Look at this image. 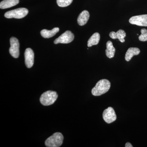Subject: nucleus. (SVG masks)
<instances>
[{"label": "nucleus", "mask_w": 147, "mask_h": 147, "mask_svg": "<svg viewBox=\"0 0 147 147\" xmlns=\"http://www.w3.org/2000/svg\"><path fill=\"white\" fill-rule=\"evenodd\" d=\"M125 147H132L133 146L131 145V144L130 143H129V142H127V143L126 144H125Z\"/></svg>", "instance_id": "6ab92c4d"}, {"label": "nucleus", "mask_w": 147, "mask_h": 147, "mask_svg": "<svg viewBox=\"0 0 147 147\" xmlns=\"http://www.w3.org/2000/svg\"><path fill=\"white\" fill-rule=\"evenodd\" d=\"M19 0H3L0 3V8L5 9L10 8L18 4Z\"/></svg>", "instance_id": "ddd939ff"}, {"label": "nucleus", "mask_w": 147, "mask_h": 147, "mask_svg": "<svg viewBox=\"0 0 147 147\" xmlns=\"http://www.w3.org/2000/svg\"><path fill=\"white\" fill-rule=\"evenodd\" d=\"M58 96L57 92L47 91L43 93L40 98V103L44 106L52 105L57 99Z\"/></svg>", "instance_id": "f03ea898"}, {"label": "nucleus", "mask_w": 147, "mask_h": 147, "mask_svg": "<svg viewBox=\"0 0 147 147\" xmlns=\"http://www.w3.org/2000/svg\"><path fill=\"white\" fill-rule=\"evenodd\" d=\"M100 39V35L98 33L94 34L90 38L88 42V46L92 47L93 45H96L98 44Z\"/></svg>", "instance_id": "dca6fc26"}, {"label": "nucleus", "mask_w": 147, "mask_h": 147, "mask_svg": "<svg viewBox=\"0 0 147 147\" xmlns=\"http://www.w3.org/2000/svg\"><path fill=\"white\" fill-rule=\"evenodd\" d=\"M141 34L139 37V40L141 41H147V30L146 29H142L141 30Z\"/></svg>", "instance_id": "a211bd4d"}, {"label": "nucleus", "mask_w": 147, "mask_h": 147, "mask_svg": "<svg viewBox=\"0 0 147 147\" xmlns=\"http://www.w3.org/2000/svg\"><path fill=\"white\" fill-rule=\"evenodd\" d=\"M110 37L113 39H118L121 42H124L125 41L124 38L126 36L125 32L122 30H119L117 32H112L109 34Z\"/></svg>", "instance_id": "9d476101"}, {"label": "nucleus", "mask_w": 147, "mask_h": 147, "mask_svg": "<svg viewBox=\"0 0 147 147\" xmlns=\"http://www.w3.org/2000/svg\"><path fill=\"white\" fill-rule=\"evenodd\" d=\"M106 48L107 49L105 50L106 56L110 59L114 57L116 50L111 41L109 40L106 43Z\"/></svg>", "instance_id": "2eb2a0df"}, {"label": "nucleus", "mask_w": 147, "mask_h": 147, "mask_svg": "<svg viewBox=\"0 0 147 147\" xmlns=\"http://www.w3.org/2000/svg\"><path fill=\"white\" fill-rule=\"evenodd\" d=\"M59 31L58 28H55L51 30L44 29L40 32V34L44 38H50L55 35Z\"/></svg>", "instance_id": "4468645a"}, {"label": "nucleus", "mask_w": 147, "mask_h": 147, "mask_svg": "<svg viewBox=\"0 0 147 147\" xmlns=\"http://www.w3.org/2000/svg\"><path fill=\"white\" fill-rule=\"evenodd\" d=\"M110 82L107 79H102L96 83L95 86L92 90V93L94 96H99L104 94L110 89Z\"/></svg>", "instance_id": "f257e3e1"}, {"label": "nucleus", "mask_w": 147, "mask_h": 147, "mask_svg": "<svg viewBox=\"0 0 147 147\" xmlns=\"http://www.w3.org/2000/svg\"><path fill=\"white\" fill-rule=\"evenodd\" d=\"M129 21L133 25L147 27V14L132 16L129 19Z\"/></svg>", "instance_id": "6e6552de"}, {"label": "nucleus", "mask_w": 147, "mask_h": 147, "mask_svg": "<svg viewBox=\"0 0 147 147\" xmlns=\"http://www.w3.org/2000/svg\"><path fill=\"white\" fill-rule=\"evenodd\" d=\"M28 10L26 8H19L9 11L5 13L4 16L7 18H15L20 19L26 16Z\"/></svg>", "instance_id": "20e7f679"}, {"label": "nucleus", "mask_w": 147, "mask_h": 147, "mask_svg": "<svg viewBox=\"0 0 147 147\" xmlns=\"http://www.w3.org/2000/svg\"><path fill=\"white\" fill-rule=\"evenodd\" d=\"M25 64L28 68H31L34 63V53L31 48L26 49L24 53Z\"/></svg>", "instance_id": "1a4fd4ad"}, {"label": "nucleus", "mask_w": 147, "mask_h": 147, "mask_svg": "<svg viewBox=\"0 0 147 147\" xmlns=\"http://www.w3.org/2000/svg\"><path fill=\"white\" fill-rule=\"evenodd\" d=\"M102 117L105 122L111 123L117 119V115L114 109L112 107H108L105 109L102 114Z\"/></svg>", "instance_id": "0eeeda50"}, {"label": "nucleus", "mask_w": 147, "mask_h": 147, "mask_svg": "<svg viewBox=\"0 0 147 147\" xmlns=\"http://www.w3.org/2000/svg\"><path fill=\"white\" fill-rule=\"evenodd\" d=\"M63 136L60 132H56L46 139L45 145L47 147H59L63 143Z\"/></svg>", "instance_id": "7ed1b4c3"}, {"label": "nucleus", "mask_w": 147, "mask_h": 147, "mask_svg": "<svg viewBox=\"0 0 147 147\" xmlns=\"http://www.w3.org/2000/svg\"><path fill=\"white\" fill-rule=\"evenodd\" d=\"M140 50L137 47H130L127 51L125 55V59L127 61H129L133 56L139 55Z\"/></svg>", "instance_id": "f8f14e48"}, {"label": "nucleus", "mask_w": 147, "mask_h": 147, "mask_svg": "<svg viewBox=\"0 0 147 147\" xmlns=\"http://www.w3.org/2000/svg\"><path fill=\"white\" fill-rule=\"evenodd\" d=\"M10 47L9 52L14 58H18L19 56V43L16 38L11 37L10 39Z\"/></svg>", "instance_id": "423d86ee"}, {"label": "nucleus", "mask_w": 147, "mask_h": 147, "mask_svg": "<svg viewBox=\"0 0 147 147\" xmlns=\"http://www.w3.org/2000/svg\"><path fill=\"white\" fill-rule=\"evenodd\" d=\"M90 14L87 10H84L79 14L77 18V22L79 26H83L86 25L88 21Z\"/></svg>", "instance_id": "9b49d317"}, {"label": "nucleus", "mask_w": 147, "mask_h": 147, "mask_svg": "<svg viewBox=\"0 0 147 147\" xmlns=\"http://www.w3.org/2000/svg\"><path fill=\"white\" fill-rule=\"evenodd\" d=\"M73 0H57V4L60 7H66L70 5Z\"/></svg>", "instance_id": "f3484780"}, {"label": "nucleus", "mask_w": 147, "mask_h": 147, "mask_svg": "<svg viewBox=\"0 0 147 147\" xmlns=\"http://www.w3.org/2000/svg\"><path fill=\"white\" fill-rule=\"evenodd\" d=\"M74 38V35L71 31H66L57 38L55 40L54 43L57 44L58 43L67 44L70 43L73 41Z\"/></svg>", "instance_id": "39448f33"}]
</instances>
